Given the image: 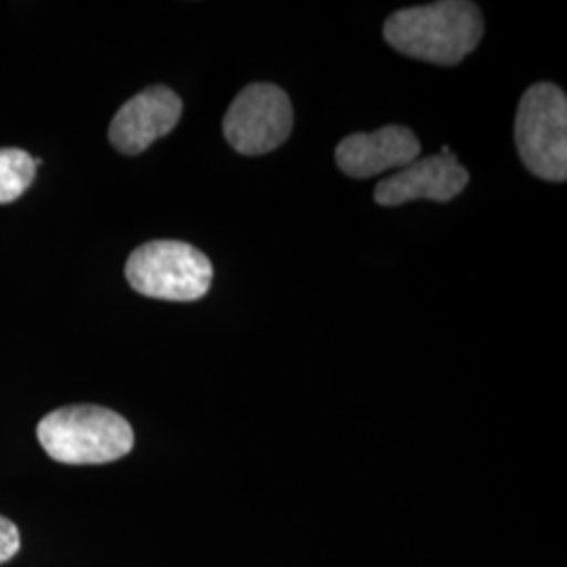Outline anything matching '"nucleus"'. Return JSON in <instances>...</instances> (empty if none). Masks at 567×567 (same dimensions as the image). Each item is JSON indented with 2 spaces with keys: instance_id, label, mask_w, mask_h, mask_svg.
Instances as JSON below:
<instances>
[{
  "instance_id": "nucleus-1",
  "label": "nucleus",
  "mask_w": 567,
  "mask_h": 567,
  "mask_svg": "<svg viewBox=\"0 0 567 567\" xmlns=\"http://www.w3.org/2000/svg\"><path fill=\"white\" fill-rule=\"evenodd\" d=\"M385 41L412 60L458 65L484 37V16L475 2L444 0L395 11L383 28Z\"/></svg>"
},
{
  "instance_id": "nucleus-2",
  "label": "nucleus",
  "mask_w": 567,
  "mask_h": 567,
  "mask_svg": "<svg viewBox=\"0 0 567 567\" xmlns=\"http://www.w3.org/2000/svg\"><path fill=\"white\" fill-rule=\"evenodd\" d=\"M44 452L63 465H105L126 456L133 426L102 405H68L47 414L37 429Z\"/></svg>"
},
{
  "instance_id": "nucleus-3",
  "label": "nucleus",
  "mask_w": 567,
  "mask_h": 567,
  "mask_svg": "<svg viewBox=\"0 0 567 567\" xmlns=\"http://www.w3.org/2000/svg\"><path fill=\"white\" fill-rule=\"evenodd\" d=\"M124 274L143 297L177 303L203 299L213 282V265L203 250L177 240L143 244L128 257Z\"/></svg>"
},
{
  "instance_id": "nucleus-4",
  "label": "nucleus",
  "mask_w": 567,
  "mask_h": 567,
  "mask_svg": "<svg viewBox=\"0 0 567 567\" xmlns=\"http://www.w3.org/2000/svg\"><path fill=\"white\" fill-rule=\"evenodd\" d=\"M515 142L527 171L545 182L567 179V97L550 82L529 86L515 118Z\"/></svg>"
},
{
  "instance_id": "nucleus-5",
  "label": "nucleus",
  "mask_w": 567,
  "mask_h": 567,
  "mask_svg": "<svg viewBox=\"0 0 567 567\" xmlns=\"http://www.w3.org/2000/svg\"><path fill=\"white\" fill-rule=\"evenodd\" d=\"M292 131V103L280 86L248 84L229 105L224 118L227 143L244 156H264L278 150Z\"/></svg>"
},
{
  "instance_id": "nucleus-6",
  "label": "nucleus",
  "mask_w": 567,
  "mask_h": 567,
  "mask_svg": "<svg viewBox=\"0 0 567 567\" xmlns=\"http://www.w3.org/2000/svg\"><path fill=\"white\" fill-rule=\"evenodd\" d=\"M182 97L168 86H150L122 105L110 124V142L124 154L137 156L182 118Z\"/></svg>"
},
{
  "instance_id": "nucleus-7",
  "label": "nucleus",
  "mask_w": 567,
  "mask_h": 567,
  "mask_svg": "<svg viewBox=\"0 0 567 567\" xmlns=\"http://www.w3.org/2000/svg\"><path fill=\"white\" fill-rule=\"evenodd\" d=\"M468 183V173L454 154H435L408 164L395 175L377 185L374 203L400 206L414 200L447 203L456 198Z\"/></svg>"
},
{
  "instance_id": "nucleus-8",
  "label": "nucleus",
  "mask_w": 567,
  "mask_h": 567,
  "mask_svg": "<svg viewBox=\"0 0 567 567\" xmlns=\"http://www.w3.org/2000/svg\"><path fill=\"white\" fill-rule=\"evenodd\" d=\"M421 142L405 126H383L374 133H355L337 145V166L347 177L370 179L391 168H405L419 161Z\"/></svg>"
},
{
  "instance_id": "nucleus-9",
  "label": "nucleus",
  "mask_w": 567,
  "mask_h": 567,
  "mask_svg": "<svg viewBox=\"0 0 567 567\" xmlns=\"http://www.w3.org/2000/svg\"><path fill=\"white\" fill-rule=\"evenodd\" d=\"M37 177L34 158L18 150H0V204L16 203Z\"/></svg>"
},
{
  "instance_id": "nucleus-10",
  "label": "nucleus",
  "mask_w": 567,
  "mask_h": 567,
  "mask_svg": "<svg viewBox=\"0 0 567 567\" xmlns=\"http://www.w3.org/2000/svg\"><path fill=\"white\" fill-rule=\"evenodd\" d=\"M20 529L18 526L0 515V564H7L20 553Z\"/></svg>"
}]
</instances>
